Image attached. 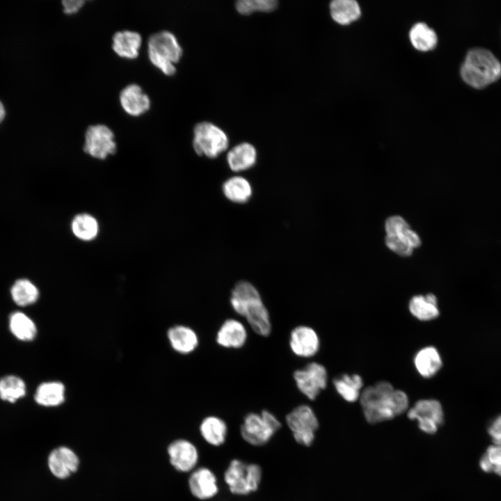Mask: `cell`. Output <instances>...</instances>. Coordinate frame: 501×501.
<instances>
[{"label":"cell","mask_w":501,"mask_h":501,"mask_svg":"<svg viewBox=\"0 0 501 501\" xmlns=\"http://www.w3.org/2000/svg\"><path fill=\"white\" fill-rule=\"evenodd\" d=\"M385 229L386 246L400 256L411 255L413 248L421 245L418 234L411 229L408 223L400 216L388 218Z\"/></svg>","instance_id":"ba28073f"},{"label":"cell","mask_w":501,"mask_h":501,"mask_svg":"<svg viewBox=\"0 0 501 501\" xmlns=\"http://www.w3.org/2000/svg\"><path fill=\"white\" fill-rule=\"evenodd\" d=\"M226 133L210 122L197 123L193 128V147L200 156L214 159L228 147Z\"/></svg>","instance_id":"9c48e42d"},{"label":"cell","mask_w":501,"mask_h":501,"mask_svg":"<svg viewBox=\"0 0 501 501\" xmlns=\"http://www.w3.org/2000/svg\"><path fill=\"white\" fill-rule=\"evenodd\" d=\"M263 479L259 463L234 458L228 463L219 480L221 488L236 497H248L258 491Z\"/></svg>","instance_id":"3957f363"},{"label":"cell","mask_w":501,"mask_h":501,"mask_svg":"<svg viewBox=\"0 0 501 501\" xmlns=\"http://www.w3.org/2000/svg\"><path fill=\"white\" fill-rule=\"evenodd\" d=\"M414 365L422 377L431 378L440 369L443 360L437 349L433 346H428L416 353Z\"/></svg>","instance_id":"603a6c76"},{"label":"cell","mask_w":501,"mask_h":501,"mask_svg":"<svg viewBox=\"0 0 501 501\" xmlns=\"http://www.w3.org/2000/svg\"><path fill=\"white\" fill-rule=\"evenodd\" d=\"M114 134L102 124L90 125L85 132L84 151L95 159H105L116 152Z\"/></svg>","instance_id":"5bb4252c"},{"label":"cell","mask_w":501,"mask_h":501,"mask_svg":"<svg viewBox=\"0 0 501 501\" xmlns=\"http://www.w3.org/2000/svg\"><path fill=\"white\" fill-rule=\"evenodd\" d=\"M463 81L476 88H482L501 76V64L489 51L475 48L468 51L461 68Z\"/></svg>","instance_id":"5b68a950"},{"label":"cell","mask_w":501,"mask_h":501,"mask_svg":"<svg viewBox=\"0 0 501 501\" xmlns=\"http://www.w3.org/2000/svg\"><path fill=\"white\" fill-rule=\"evenodd\" d=\"M142 43L141 35L135 31H121L112 38V49L120 57L134 59L138 57Z\"/></svg>","instance_id":"ffe728a7"},{"label":"cell","mask_w":501,"mask_h":501,"mask_svg":"<svg viewBox=\"0 0 501 501\" xmlns=\"http://www.w3.org/2000/svg\"><path fill=\"white\" fill-rule=\"evenodd\" d=\"M10 294L13 301L21 307L32 305L39 298L38 287L26 278L17 280L10 289Z\"/></svg>","instance_id":"f546056e"},{"label":"cell","mask_w":501,"mask_h":501,"mask_svg":"<svg viewBox=\"0 0 501 501\" xmlns=\"http://www.w3.org/2000/svg\"><path fill=\"white\" fill-rule=\"evenodd\" d=\"M79 466L77 454L70 448L58 447L51 451L48 457L51 472L58 479H65L75 472Z\"/></svg>","instance_id":"e0dca14e"},{"label":"cell","mask_w":501,"mask_h":501,"mask_svg":"<svg viewBox=\"0 0 501 501\" xmlns=\"http://www.w3.org/2000/svg\"><path fill=\"white\" fill-rule=\"evenodd\" d=\"M230 302L233 310L244 317L257 335L267 337L271 331L269 311L257 288L250 283L241 280L232 289Z\"/></svg>","instance_id":"7a4b0ae2"},{"label":"cell","mask_w":501,"mask_h":501,"mask_svg":"<svg viewBox=\"0 0 501 501\" xmlns=\"http://www.w3.org/2000/svg\"><path fill=\"white\" fill-rule=\"evenodd\" d=\"M409 311L420 321H430L440 315L436 296L433 294L413 296L408 304Z\"/></svg>","instance_id":"cb8c5ba5"},{"label":"cell","mask_w":501,"mask_h":501,"mask_svg":"<svg viewBox=\"0 0 501 501\" xmlns=\"http://www.w3.org/2000/svg\"><path fill=\"white\" fill-rule=\"evenodd\" d=\"M8 323L10 332L19 340L31 341L37 334L34 321L22 312H13L9 317Z\"/></svg>","instance_id":"4316f807"},{"label":"cell","mask_w":501,"mask_h":501,"mask_svg":"<svg viewBox=\"0 0 501 501\" xmlns=\"http://www.w3.org/2000/svg\"><path fill=\"white\" fill-rule=\"evenodd\" d=\"M283 423L298 445L306 448L313 445L319 423L309 405L300 404L292 408L285 414Z\"/></svg>","instance_id":"52a82bcc"},{"label":"cell","mask_w":501,"mask_h":501,"mask_svg":"<svg viewBox=\"0 0 501 501\" xmlns=\"http://www.w3.org/2000/svg\"><path fill=\"white\" fill-rule=\"evenodd\" d=\"M278 5L276 0H239L235 3V8L239 13L248 15L255 12H272Z\"/></svg>","instance_id":"e575fe53"},{"label":"cell","mask_w":501,"mask_h":501,"mask_svg":"<svg viewBox=\"0 0 501 501\" xmlns=\"http://www.w3.org/2000/svg\"><path fill=\"white\" fill-rule=\"evenodd\" d=\"M148 54L151 63L166 76L176 73L175 64L183 50L175 35L168 31L151 35L148 40Z\"/></svg>","instance_id":"8992f818"},{"label":"cell","mask_w":501,"mask_h":501,"mask_svg":"<svg viewBox=\"0 0 501 501\" xmlns=\"http://www.w3.org/2000/svg\"><path fill=\"white\" fill-rule=\"evenodd\" d=\"M229 168L234 172H241L252 168L257 161V150L249 143L237 144L227 154Z\"/></svg>","instance_id":"44dd1931"},{"label":"cell","mask_w":501,"mask_h":501,"mask_svg":"<svg viewBox=\"0 0 501 501\" xmlns=\"http://www.w3.org/2000/svg\"><path fill=\"white\" fill-rule=\"evenodd\" d=\"M168 337L173 349L182 354L193 351L198 345V337L191 328L177 325L168 331Z\"/></svg>","instance_id":"7402d4cb"},{"label":"cell","mask_w":501,"mask_h":501,"mask_svg":"<svg viewBox=\"0 0 501 501\" xmlns=\"http://www.w3.org/2000/svg\"><path fill=\"white\" fill-rule=\"evenodd\" d=\"M289 347L293 353L301 358H310L319 351L320 342L316 331L311 327L300 325L294 328L289 335Z\"/></svg>","instance_id":"2e32d148"},{"label":"cell","mask_w":501,"mask_h":501,"mask_svg":"<svg viewBox=\"0 0 501 501\" xmlns=\"http://www.w3.org/2000/svg\"><path fill=\"white\" fill-rule=\"evenodd\" d=\"M410 40L413 46L420 51L433 49L437 43L435 31L423 22L416 23L409 32Z\"/></svg>","instance_id":"4dcf8cb0"},{"label":"cell","mask_w":501,"mask_h":501,"mask_svg":"<svg viewBox=\"0 0 501 501\" xmlns=\"http://www.w3.org/2000/svg\"><path fill=\"white\" fill-rule=\"evenodd\" d=\"M35 401L43 406H57L65 400V387L58 381L41 383L36 389Z\"/></svg>","instance_id":"d4e9b609"},{"label":"cell","mask_w":501,"mask_h":501,"mask_svg":"<svg viewBox=\"0 0 501 501\" xmlns=\"http://www.w3.org/2000/svg\"><path fill=\"white\" fill-rule=\"evenodd\" d=\"M487 432L493 444L501 445V414L490 422Z\"/></svg>","instance_id":"d590c367"},{"label":"cell","mask_w":501,"mask_h":501,"mask_svg":"<svg viewBox=\"0 0 501 501\" xmlns=\"http://www.w3.org/2000/svg\"><path fill=\"white\" fill-rule=\"evenodd\" d=\"M360 402L366 420L371 424L389 420L402 414L409 404L404 391L395 390L390 383L385 381L365 388L360 394Z\"/></svg>","instance_id":"6da1fadb"},{"label":"cell","mask_w":501,"mask_h":501,"mask_svg":"<svg viewBox=\"0 0 501 501\" xmlns=\"http://www.w3.org/2000/svg\"><path fill=\"white\" fill-rule=\"evenodd\" d=\"M285 424L283 422L269 409L260 412L250 411L241 418L239 435L247 445L254 447L267 445L280 432Z\"/></svg>","instance_id":"277c9868"},{"label":"cell","mask_w":501,"mask_h":501,"mask_svg":"<svg viewBox=\"0 0 501 501\" xmlns=\"http://www.w3.org/2000/svg\"><path fill=\"white\" fill-rule=\"evenodd\" d=\"M26 395V384L15 375H8L0 379V398L10 403L15 402Z\"/></svg>","instance_id":"d6a6232c"},{"label":"cell","mask_w":501,"mask_h":501,"mask_svg":"<svg viewBox=\"0 0 501 501\" xmlns=\"http://www.w3.org/2000/svg\"><path fill=\"white\" fill-rule=\"evenodd\" d=\"M247 337V331L242 322L230 318L224 321L219 327L216 341L224 348L239 349L246 344Z\"/></svg>","instance_id":"ac0fdd59"},{"label":"cell","mask_w":501,"mask_h":501,"mask_svg":"<svg viewBox=\"0 0 501 501\" xmlns=\"http://www.w3.org/2000/svg\"><path fill=\"white\" fill-rule=\"evenodd\" d=\"M186 486L191 496L197 501H212L221 491L218 475L203 465L198 466L189 474Z\"/></svg>","instance_id":"30bf717a"},{"label":"cell","mask_w":501,"mask_h":501,"mask_svg":"<svg viewBox=\"0 0 501 501\" xmlns=\"http://www.w3.org/2000/svg\"><path fill=\"white\" fill-rule=\"evenodd\" d=\"M224 196L235 203H245L252 196L250 182L244 177L233 176L224 182L222 186Z\"/></svg>","instance_id":"484cf974"},{"label":"cell","mask_w":501,"mask_h":501,"mask_svg":"<svg viewBox=\"0 0 501 501\" xmlns=\"http://www.w3.org/2000/svg\"><path fill=\"white\" fill-rule=\"evenodd\" d=\"M407 415L410 420H417L419 429L428 434H434L444 422L443 406L434 399L417 401Z\"/></svg>","instance_id":"7c38bea8"},{"label":"cell","mask_w":501,"mask_h":501,"mask_svg":"<svg viewBox=\"0 0 501 501\" xmlns=\"http://www.w3.org/2000/svg\"><path fill=\"white\" fill-rule=\"evenodd\" d=\"M293 378L299 390L310 400H315L326 387L328 374L323 365L312 362L294 371Z\"/></svg>","instance_id":"4fadbf2b"},{"label":"cell","mask_w":501,"mask_h":501,"mask_svg":"<svg viewBox=\"0 0 501 501\" xmlns=\"http://www.w3.org/2000/svg\"><path fill=\"white\" fill-rule=\"evenodd\" d=\"M167 453L170 465L178 472L189 474L200 464L199 447L192 440L180 438L173 440Z\"/></svg>","instance_id":"8fae6325"},{"label":"cell","mask_w":501,"mask_h":501,"mask_svg":"<svg viewBox=\"0 0 501 501\" xmlns=\"http://www.w3.org/2000/svg\"><path fill=\"white\" fill-rule=\"evenodd\" d=\"M479 466L483 472L501 477V445L488 446L479 459Z\"/></svg>","instance_id":"836d02e7"},{"label":"cell","mask_w":501,"mask_h":501,"mask_svg":"<svg viewBox=\"0 0 501 501\" xmlns=\"http://www.w3.org/2000/svg\"><path fill=\"white\" fill-rule=\"evenodd\" d=\"M332 18L340 24H347L360 15V8L355 0H334L330 3Z\"/></svg>","instance_id":"f1b7e54d"},{"label":"cell","mask_w":501,"mask_h":501,"mask_svg":"<svg viewBox=\"0 0 501 501\" xmlns=\"http://www.w3.org/2000/svg\"><path fill=\"white\" fill-rule=\"evenodd\" d=\"M74 235L83 241L94 239L99 232V225L95 217L83 213L76 215L71 223Z\"/></svg>","instance_id":"1f68e13d"},{"label":"cell","mask_w":501,"mask_h":501,"mask_svg":"<svg viewBox=\"0 0 501 501\" xmlns=\"http://www.w3.org/2000/svg\"><path fill=\"white\" fill-rule=\"evenodd\" d=\"M198 434L205 445L214 448L221 447L226 443L228 438V423L219 415H207L200 420Z\"/></svg>","instance_id":"9a60e30c"},{"label":"cell","mask_w":501,"mask_h":501,"mask_svg":"<svg viewBox=\"0 0 501 501\" xmlns=\"http://www.w3.org/2000/svg\"><path fill=\"white\" fill-rule=\"evenodd\" d=\"M83 0H65L62 1L63 12L67 15L77 13L84 5Z\"/></svg>","instance_id":"8d00e7d4"},{"label":"cell","mask_w":501,"mask_h":501,"mask_svg":"<svg viewBox=\"0 0 501 501\" xmlns=\"http://www.w3.org/2000/svg\"><path fill=\"white\" fill-rule=\"evenodd\" d=\"M6 116V110L3 104L0 101V123L3 120Z\"/></svg>","instance_id":"74e56055"},{"label":"cell","mask_w":501,"mask_h":501,"mask_svg":"<svg viewBox=\"0 0 501 501\" xmlns=\"http://www.w3.org/2000/svg\"><path fill=\"white\" fill-rule=\"evenodd\" d=\"M120 102L123 110L132 116H140L150 108V100L137 84H132L120 92Z\"/></svg>","instance_id":"d6986e66"},{"label":"cell","mask_w":501,"mask_h":501,"mask_svg":"<svg viewBox=\"0 0 501 501\" xmlns=\"http://www.w3.org/2000/svg\"><path fill=\"white\" fill-rule=\"evenodd\" d=\"M363 384L361 376L356 374H344L333 380L336 391L348 402H354L360 398Z\"/></svg>","instance_id":"83f0119b"}]
</instances>
